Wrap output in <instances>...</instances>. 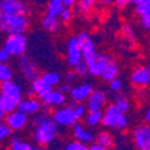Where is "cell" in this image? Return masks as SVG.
<instances>
[{"label": "cell", "mask_w": 150, "mask_h": 150, "mask_svg": "<svg viewBox=\"0 0 150 150\" xmlns=\"http://www.w3.org/2000/svg\"><path fill=\"white\" fill-rule=\"evenodd\" d=\"M108 96L102 89H94L88 100L85 101L88 110H103L107 107Z\"/></svg>", "instance_id": "obj_16"}, {"label": "cell", "mask_w": 150, "mask_h": 150, "mask_svg": "<svg viewBox=\"0 0 150 150\" xmlns=\"http://www.w3.org/2000/svg\"><path fill=\"white\" fill-rule=\"evenodd\" d=\"M10 59H11L10 53L4 47H0V62H8Z\"/></svg>", "instance_id": "obj_41"}, {"label": "cell", "mask_w": 150, "mask_h": 150, "mask_svg": "<svg viewBox=\"0 0 150 150\" xmlns=\"http://www.w3.org/2000/svg\"><path fill=\"white\" fill-rule=\"evenodd\" d=\"M83 120L88 127L90 129L97 127L102 124V112L101 110H88Z\"/></svg>", "instance_id": "obj_23"}, {"label": "cell", "mask_w": 150, "mask_h": 150, "mask_svg": "<svg viewBox=\"0 0 150 150\" xmlns=\"http://www.w3.org/2000/svg\"><path fill=\"white\" fill-rule=\"evenodd\" d=\"M65 60L71 69H74L81 61L84 60L76 36L70 37L65 43Z\"/></svg>", "instance_id": "obj_10"}, {"label": "cell", "mask_w": 150, "mask_h": 150, "mask_svg": "<svg viewBox=\"0 0 150 150\" xmlns=\"http://www.w3.org/2000/svg\"><path fill=\"white\" fill-rule=\"evenodd\" d=\"M129 117L126 113H124L118 109L113 103L107 105V107L102 110V126L106 129H110L113 131H125L129 127Z\"/></svg>", "instance_id": "obj_4"}, {"label": "cell", "mask_w": 150, "mask_h": 150, "mask_svg": "<svg viewBox=\"0 0 150 150\" xmlns=\"http://www.w3.org/2000/svg\"><path fill=\"white\" fill-rule=\"evenodd\" d=\"M30 27L28 15H16L0 11V33L5 35L24 34Z\"/></svg>", "instance_id": "obj_2"}, {"label": "cell", "mask_w": 150, "mask_h": 150, "mask_svg": "<svg viewBox=\"0 0 150 150\" xmlns=\"http://www.w3.org/2000/svg\"><path fill=\"white\" fill-rule=\"evenodd\" d=\"M101 1V4L102 5H105V6H108V5H112L114 3V0H100Z\"/></svg>", "instance_id": "obj_46"}, {"label": "cell", "mask_w": 150, "mask_h": 150, "mask_svg": "<svg viewBox=\"0 0 150 150\" xmlns=\"http://www.w3.org/2000/svg\"><path fill=\"white\" fill-rule=\"evenodd\" d=\"M22 98L23 89L17 82L8 81L0 83V100H1L5 113L17 109Z\"/></svg>", "instance_id": "obj_3"}, {"label": "cell", "mask_w": 150, "mask_h": 150, "mask_svg": "<svg viewBox=\"0 0 150 150\" xmlns=\"http://www.w3.org/2000/svg\"><path fill=\"white\" fill-rule=\"evenodd\" d=\"M4 119H5V122L8 125L10 129L13 132H19L24 130L29 124V117L18 109H15V110L6 113Z\"/></svg>", "instance_id": "obj_11"}, {"label": "cell", "mask_w": 150, "mask_h": 150, "mask_svg": "<svg viewBox=\"0 0 150 150\" xmlns=\"http://www.w3.org/2000/svg\"><path fill=\"white\" fill-rule=\"evenodd\" d=\"M62 81H64L65 83H69V84L73 85V83L77 81V74H76V72H74L73 70L66 71V73L64 74V78H62Z\"/></svg>", "instance_id": "obj_38"}, {"label": "cell", "mask_w": 150, "mask_h": 150, "mask_svg": "<svg viewBox=\"0 0 150 150\" xmlns=\"http://www.w3.org/2000/svg\"><path fill=\"white\" fill-rule=\"evenodd\" d=\"M143 120L146 124H150V107L144 112V115H143Z\"/></svg>", "instance_id": "obj_44"}, {"label": "cell", "mask_w": 150, "mask_h": 150, "mask_svg": "<svg viewBox=\"0 0 150 150\" xmlns=\"http://www.w3.org/2000/svg\"><path fill=\"white\" fill-rule=\"evenodd\" d=\"M131 141L137 150L150 148V124L142 122L131 130Z\"/></svg>", "instance_id": "obj_6"}, {"label": "cell", "mask_w": 150, "mask_h": 150, "mask_svg": "<svg viewBox=\"0 0 150 150\" xmlns=\"http://www.w3.org/2000/svg\"><path fill=\"white\" fill-rule=\"evenodd\" d=\"M61 22L59 21L58 17L43 15L41 18V27L43 28L45 31L51 33V34H57L61 29Z\"/></svg>", "instance_id": "obj_21"}, {"label": "cell", "mask_w": 150, "mask_h": 150, "mask_svg": "<svg viewBox=\"0 0 150 150\" xmlns=\"http://www.w3.org/2000/svg\"><path fill=\"white\" fill-rule=\"evenodd\" d=\"M100 0H77V10L81 13H89Z\"/></svg>", "instance_id": "obj_30"}, {"label": "cell", "mask_w": 150, "mask_h": 150, "mask_svg": "<svg viewBox=\"0 0 150 150\" xmlns=\"http://www.w3.org/2000/svg\"><path fill=\"white\" fill-rule=\"evenodd\" d=\"M89 150H110V149H108V148H103V146H101V145H98L97 143H91L90 145H89Z\"/></svg>", "instance_id": "obj_42"}, {"label": "cell", "mask_w": 150, "mask_h": 150, "mask_svg": "<svg viewBox=\"0 0 150 150\" xmlns=\"http://www.w3.org/2000/svg\"><path fill=\"white\" fill-rule=\"evenodd\" d=\"M72 70L76 72L77 77H81V78L85 77L86 74H88V67H86V62H85V60L81 61L79 64H78L76 67H74V69H72Z\"/></svg>", "instance_id": "obj_36"}, {"label": "cell", "mask_w": 150, "mask_h": 150, "mask_svg": "<svg viewBox=\"0 0 150 150\" xmlns=\"http://www.w3.org/2000/svg\"><path fill=\"white\" fill-rule=\"evenodd\" d=\"M62 3H64V5L66 6V7H73L74 5L77 4V0H62Z\"/></svg>", "instance_id": "obj_43"}, {"label": "cell", "mask_w": 150, "mask_h": 150, "mask_svg": "<svg viewBox=\"0 0 150 150\" xmlns=\"http://www.w3.org/2000/svg\"><path fill=\"white\" fill-rule=\"evenodd\" d=\"M130 82L138 88H145L150 85V66L139 65L132 70L130 74Z\"/></svg>", "instance_id": "obj_12"}, {"label": "cell", "mask_w": 150, "mask_h": 150, "mask_svg": "<svg viewBox=\"0 0 150 150\" xmlns=\"http://www.w3.org/2000/svg\"><path fill=\"white\" fill-rule=\"evenodd\" d=\"M71 88H72V85H71V84H69V83H65V82H61V83L58 85V88H57V89H58L60 93H62V94L69 95V93H70Z\"/></svg>", "instance_id": "obj_40"}, {"label": "cell", "mask_w": 150, "mask_h": 150, "mask_svg": "<svg viewBox=\"0 0 150 150\" xmlns=\"http://www.w3.org/2000/svg\"><path fill=\"white\" fill-rule=\"evenodd\" d=\"M70 106H71L73 113H74V115H76L78 121L84 119L86 112H88V108H86V105L84 102H71Z\"/></svg>", "instance_id": "obj_31"}, {"label": "cell", "mask_w": 150, "mask_h": 150, "mask_svg": "<svg viewBox=\"0 0 150 150\" xmlns=\"http://www.w3.org/2000/svg\"><path fill=\"white\" fill-rule=\"evenodd\" d=\"M30 150H43V148H42V146H40V145H35V146L33 145Z\"/></svg>", "instance_id": "obj_47"}, {"label": "cell", "mask_w": 150, "mask_h": 150, "mask_svg": "<svg viewBox=\"0 0 150 150\" xmlns=\"http://www.w3.org/2000/svg\"><path fill=\"white\" fill-rule=\"evenodd\" d=\"M64 150H89V145L77 139H73L65 144Z\"/></svg>", "instance_id": "obj_33"}, {"label": "cell", "mask_w": 150, "mask_h": 150, "mask_svg": "<svg viewBox=\"0 0 150 150\" xmlns=\"http://www.w3.org/2000/svg\"><path fill=\"white\" fill-rule=\"evenodd\" d=\"M3 12L16 15H28L29 7L23 0H5L1 8Z\"/></svg>", "instance_id": "obj_20"}, {"label": "cell", "mask_w": 150, "mask_h": 150, "mask_svg": "<svg viewBox=\"0 0 150 150\" xmlns=\"http://www.w3.org/2000/svg\"><path fill=\"white\" fill-rule=\"evenodd\" d=\"M133 7L139 19L141 28L145 31H150V0H137Z\"/></svg>", "instance_id": "obj_14"}, {"label": "cell", "mask_w": 150, "mask_h": 150, "mask_svg": "<svg viewBox=\"0 0 150 150\" xmlns=\"http://www.w3.org/2000/svg\"><path fill=\"white\" fill-rule=\"evenodd\" d=\"M112 58L113 57L108 54L96 52L94 55L85 60L86 67H88V74H90L93 77H101L102 72L105 71L106 66L108 65V62L110 61Z\"/></svg>", "instance_id": "obj_8"}, {"label": "cell", "mask_w": 150, "mask_h": 150, "mask_svg": "<svg viewBox=\"0 0 150 150\" xmlns=\"http://www.w3.org/2000/svg\"><path fill=\"white\" fill-rule=\"evenodd\" d=\"M144 150H150V148H148V149H144Z\"/></svg>", "instance_id": "obj_49"}, {"label": "cell", "mask_w": 150, "mask_h": 150, "mask_svg": "<svg viewBox=\"0 0 150 150\" xmlns=\"http://www.w3.org/2000/svg\"><path fill=\"white\" fill-rule=\"evenodd\" d=\"M4 3H5V0H0V11H1V8H3Z\"/></svg>", "instance_id": "obj_48"}, {"label": "cell", "mask_w": 150, "mask_h": 150, "mask_svg": "<svg viewBox=\"0 0 150 150\" xmlns=\"http://www.w3.org/2000/svg\"><path fill=\"white\" fill-rule=\"evenodd\" d=\"M12 131L5 121H0V143H5L12 138Z\"/></svg>", "instance_id": "obj_32"}, {"label": "cell", "mask_w": 150, "mask_h": 150, "mask_svg": "<svg viewBox=\"0 0 150 150\" xmlns=\"http://www.w3.org/2000/svg\"><path fill=\"white\" fill-rule=\"evenodd\" d=\"M5 110H4V107H3V103H1V100H0V121H1L4 118H5Z\"/></svg>", "instance_id": "obj_45"}, {"label": "cell", "mask_w": 150, "mask_h": 150, "mask_svg": "<svg viewBox=\"0 0 150 150\" xmlns=\"http://www.w3.org/2000/svg\"><path fill=\"white\" fill-rule=\"evenodd\" d=\"M13 76V69L8 65V62H0V83L12 81Z\"/></svg>", "instance_id": "obj_28"}, {"label": "cell", "mask_w": 150, "mask_h": 150, "mask_svg": "<svg viewBox=\"0 0 150 150\" xmlns=\"http://www.w3.org/2000/svg\"><path fill=\"white\" fill-rule=\"evenodd\" d=\"M40 78L51 88H55L62 82L61 74L57 71H46L43 73H40Z\"/></svg>", "instance_id": "obj_24"}, {"label": "cell", "mask_w": 150, "mask_h": 150, "mask_svg": "<svg viewBox=\"0 0 150 150\" xmlns=\"http://www.w3.org/2000/svg\"><path fill=\"white\" fill-rule=\"evenodd\" d=\"M76 39L78 41V45H79V48H81V52H82V55H83L84 60L90 58L91 55H94L97 52L96 43L93 39V36L89 33L81 31L76 35Z\"/></svg>", "instance_id": "obj_13"}, {"label": "cell", "mask_w": 150, "mask_h": 150, "mask_svg": "<svg viewBox=\"0 0 150 150\" xmlns=\"http://www.w3.org/2000/svg\"><path fill=\"white\" fill-rule=\"evenodd\" d=\"M42 102L40 101L37 97H34V96H27V97H23L22 101L19 102L17 109L23 112L24 114H27L28 117L30 115H36L39 114L40 112L42 110Z\"/></svg>", "instance_id": "obj_18"}, {"label": "cell", "mask_w": 150, "mask_h": 150, "mask_svg": "<svg viewBox=\"0 0 150 150\" xmlns=\"http://www.w3.org/2000/svg\"><path fill=\"white\" fill-rule=\"evenodd\" d=\"M71 132H72V137L74 139H77L79 142H83L85 144L90 145L91 143L95 142V134L91 131L90 127H88L85 124H81L79 121H77L76 124L71 127Z\"/></svg>", "instance_id": "obj_17"}, {"label": "cell", "mask_w": 150, "mask_h": 150, "mask_svg": "<svg viewBox=\"0 0 150 150\" xmlns=\"http://www.w3.org/2000/svg\"><path fill=\"white\" fill-rule=\"evenodd\" d=\"M124 35H125V37H126V39H129L130 41H134V40H136V34H134L133 28H132L131 25H127V24L124 27Z\"/></svg>", "instance_id": "obj_39"}, {"label": "cell", "mask_w": 150, "mask_h": 150, "mask_svg": "<svg viewBox=\"0 0 150 150\" xmlns=\"http://www.w3.org/2000/svg\"><path fill=\"white\" fill-rule=\"evenodd\" d=\"M119 73H120V67L118 65V62H117V60L114 58H112L110 61L108 62V65L106 66L105 71L102 72L101 78H102V81H105V82L108 83L110 81L118 78L119 77Z\"/></svg>", "instance_id": "obj_22"}, {"label": "cell", "mask_w": 150, "mask_h": 150, "mask_svg": "<svg viewBox=\"0 0 150 150\" xmlns=\"http://www.w3.org/2000/svg\"><path fill=\"white\" fill-rule=\"evenodd\" d=\"M113 103L118 109H120L121 112H124V113H129L130 109H131V101H130V98L122 94L121 91L120 93H117L113 97Z\"/></svg>", "instance_id": "obj_26"}, {"label": "cell", "mask_w": 150, "mask_h": 150, "mask_svg": "<svg viewBox=\"0 0 150 150\" xmlns=\"http://www.w3.org/2000/svg\"><path fill=\"white\" fill-rule=\"evenodd\" d=\"M52 118L54 119V121L60 127H72L73 125L78 121L70 105H67V106L64 105L61 107L54 108L53 113H52Z\"/></svg>", "instance_id": "obj_9"}, {"label": "cell", "mask_w": 150, "mask_h": 150, "mask_svg": "<svg viewBox=\"0 0 150 150\" xmlns=\"http://www.w3.org/2000/svg\"><path fill=\"white\" fill-rule=\"evenodd\" d=\"M73 18V11L71 7H64L62 8V11L60 12V15H59V21L62 23V24H67L72 21Z\"/></svg>", "instance_id": "obj_34"}, {"label": "cell", "mask_w": 150, "mask_h": 150, "mask_svg": "<svg viewBox=\"0 0 150 150\" xmlns=\"http://www.w3.org/2000/svg\"><path fill=\"white\" fill-rule=\"evenodd\" d=\"M94 90V85L89 82H82L72 85V88L69 93L70 98L72 102H85L90 94Z\"/></svg>", "instance_id": "obj_15"}, {"label": "cell", "mask_w": 150, "mask_h": 150, "mask_svg": "<svg viewBox=\"0 0 150 150\" xmlns=\"http://www.w3.org/2000/svg\"><path fill=\"white\" fill-rule=\"evenodd\" d=\"M31 144L27 141H23L18 137H13V138L10 139L8 143V150H30L31 149Z\"/></svg>", "instance_id": "obj_29"}, {"label": "cell", "mask_w": 150, "mask_h": 150, "mask_svg": "<svg viewBox=\"0 0 150 150\" xmlns=\"http://www.w3.org/2000/svg\"><path fill=\"white\" fill-rule=\"evenodd\" d=\"M66 95L65 94H62L60 93L58 89H52L51 91H49L45 98L42 100V105L45 107H52V108H57V107H61V106H64L66 103Z\"/></svg>", "instance_id": "obj_19"}, {"label": "cell", "mask_w": 150, "mask_h": 150, "mask_svg": "<svg viewBox=\"0 0 150 150\" xmlns=\"http://www.w3.org/2000/svg\"><path fill=\"white\" fill-rule=\"evenodd\" d=\"M3 47L10 53L11 57L19 58L25 54L28 48V40L24 34H11L6 35Z\"/></svg>", "instance_id": "obj_5"}, {"label": "cell", "mask_w": 150, "mask_h": 150, "mask_svg": "<svg viewBox=\"0 0 150 150\" xmlns=\"http://www.w3.org/2000/svg\"><path fill=\"white\" fill-rule=\"evenodd\" d=\"M136 1L137 0H114L113 4L115 5V7L120 8V10H125L130 6H133Z\"/></svg>", "instance_id": "obj_37"}, {"label": "cell", "mask_w": 150, "mask_h": 150, "mask_svg": "<svg viewBox=\"0 0 150 150\" xmlns=\"http://www.w3.org/2000/svg\"><path fill=\"white\" fill-rule=\"evenodd\" d=\"M33 127V138L35 143L40 146L52 145L59 134V126L54 121L52 115L40 112L34 115L31 120Z\"/></svg>", "instance_id": "obj_1"}, {"label": "cell", "mask_w": 150, "mask_h": 150, "mask_svg": "<svg viewBox=\"0 0 150 150\" xmlns=\"http://www.w3.org/2000/svg\"><path fill=\"white\" fill-rule=\"evenodd\" d=\"M122 86H124V83H122V81L119 77L113 79V81H110V82H108V88H109V90L113 94L120 93L122 90Z\"/></svg>", "instance_id": "obj_35"}, {"label": "cell", "mask_w": 150, "mask_h": 150, "mask_svg": "<svg viewBox=\"0 0 150 150\" xmlns=\"http://www.w3.org/2000/svg\"><path fill=\"white\" fill-rule=\"evenodd\" d=\"M17 67L22 74V77L27 82H33L40 76V70L37 62L27 55H22L17 60Z\"/></svg>", "instance_id": "obj_7"}, {"label": "cell", "mask_w": 150, "mask_h": 150, "mask_svg": "<svg viewBox=\"0 0 150 150\" xmlns=\"http://www.w3.org/2000/svg\"><path fill=\"white\" fill-rule=\"evenodd\" d=\"M95 143H97L98 145H101L103 148H113L114 146V136L109 131L105 130V131H100L96 136H95Z\"/></svg>", "instance_id": "obj_25"}, {"label": "cell", "mask_w": 150, "mask_h": 150, "mask_svg": "<svg viewBox=\"0 0 150 150\" xmlns=\"http://www.w3.org/2000/svg\"><path fill=\"white\" fill-rule=\"evenodd\" d=\"M64 7H65V5L62 3V0H48L46 4V7H45V15L59 18L60 12L62 11Z\"/></svg>", "instance_id": "obj_27"}]
</instances>
